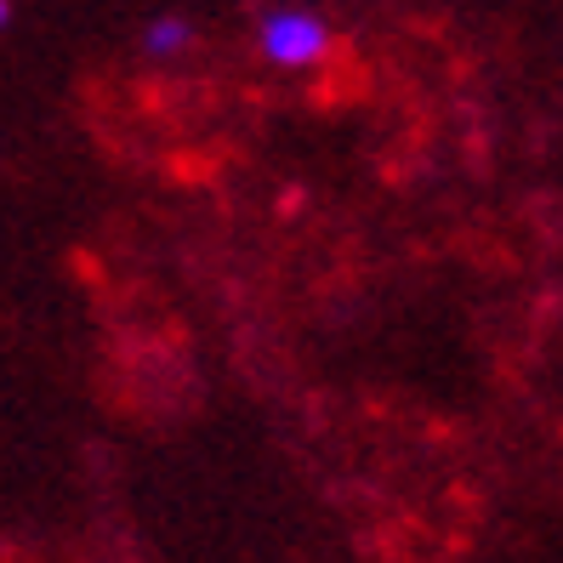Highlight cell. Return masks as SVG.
I'll list each match as a JSON object with an SVG mask.
<instances>
[{
	"label": "cell",
	"mask_w": 563,
	"mask_h": 563,
	"mask_svg": "<svg viewBox=\"0 0 563 563\" xmlns=\"http://www.w3.org/2000/svg\"><path fill=\"white\" fill-rule=\"evenodd\" d=\"M336 35H330V23L308 7H268L256 18V52L262 63H274L285 75H308L330 57Z\"/></svg>",
	"instance_id": "1"
},
{
	"label": "cell",
	"mask_w": 563,
	"mask_h": 563,
	"mask_svg": "<svg viewBox=\"0 0 563 563\" xmlns=\"http://www.w3.org/2000/svg\"><path fill=\"white\" fill-rule=\"evenodd\" d=\"M137 46H143V57H183L188 46H194V23L188 18H177V12H154L148 23H143V35H137Z\"/></svg>",
	"instance_id": "2"
},
{
	"label": "cell",
	"mask_w": 563,
	"mask_h": 563,
	"mask_svg": "<svg viewBox=\"0 0 563 563\" xmlns=\"http://www.w3.org/2000/svg\"><path fill=\"white\" fill-rule=\"evenodd\" d=\"M12 23V0H0V29H7Z\"/></svg>",
	"instance_id": "3"
}]
</instances>
